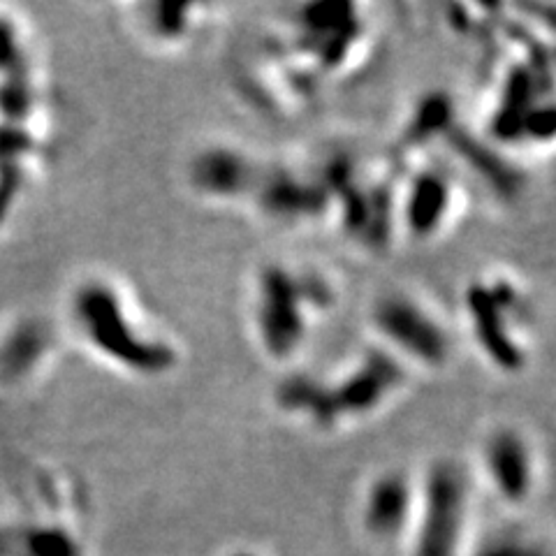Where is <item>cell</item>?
<instances>
[{
	"label": "cell",
	"instance_id": "cell-1",
	"mask_svg": "<svg viewBox=\"0 0 556 556\" xmlns=\"http://www.w3.org/2000/svg\"><path fill=\"white\" fill-rule=\"evenodd\" d=\"M70 316L86 346L116 369L153 378L177 364V350L144 332L123 292L107 278H89L77 285L70 297Z\"/></svg>",
	"mask_w": 556,
	"mask_h": 556
},
{
	"label": "cell",
	"instance_id": "cell-2",
	"mask_svg": "<svg viewBox=\"0 0 556 556\" xmlns=\"http://www.w3.org/2000/svg\"><path fill=\"white\" fill-rule=\"evenodd\" d=\"M336 292L325 276L267 265L255 278L253 320L267 357L290 360L309 336V313L327 311Z\"/></svg>",
	"mask_w": 556,
	"mask_h": 556
},
{
	"label": "cell",
	"instance_id": "cell-3",
	"mask_svg": "<svg viewBox=\"0 0 556 556\" xmlns=\"http://www.w3.org/2000/svg\"><path fill=\"white\" fill-rule=\"evenodd\" d=\"M522 292L510 278L473 281L466 288L464 306L473 339L482 355L503 373H519L526 364V350L517 329L522 325Z\"/></svg>",
	"mask_w": 556,
	"mask_h": 556
},
{
	"label": "cell",
	"instance_id": "cell-4",
	"mask_svg": "<svg viewBox=\"0 0 556 556\" xmlns=\"http://www.w3.org/2000/svg\"><path fill=\"white\" fill-rule=\"evenodd\" d=\"M466 473L455 462L431 468L415 506V556H457L468 515Z\"/></svg>",
	"mask_w": 556,
	"mask_h": 556
},
{
	"label": "cell",
	"instance_id": "cell-5",
	"mask_svg": "<svg viewBox=\"0 0 556 556\" xmlns=\"http://www.w3.org/2000/svg\"><path fill=\"white\" fill-rule=\"evenodd\" d=\"M371 323L387 343V353L411 360L420 367L441 369L448 364L452 346L434 313L411 295L392 292L373 306Z\"/></svg>",
	"mask_w": 556,
	"mask_h": 556
},
{
	"label": "cell",
	"instance_id": "cell-6",
	"mask_svg": "<svg viewBox=\"0 0 556 556\" xmlns=\"http://www.w3.org/2000/svg\"><path fill=\"white\" fill-rule=\"evenodd\" d=\"M404 383L406 369L401 360L387 350H367L346 376L332 383L323 380L327 427L371 415L383 408Z\"/></svg>",
	"mask_w": 556,
	"mask_h": 556
},
{
	"label": "cell",
	"instance_id": "cell-7",
	"mask_svg": "<svg viewBox=\"0 0 556 556\" xmlns=\"http://www.w3.org/2000/svg\"><path fill=\"white\" fill-rule=\"evenodd\" d=\"M485 473L494 492L508 503H524L536 485V464L526 438L515 429H496L485 443Z\"/></svg>",
	"mask_w": 556,
	"mask_h": 556
},
{
	"label": "cell",
	"instance_id": "cell-8",
	"mask_svg": "<svg viewBox=\"0 0 556 556\" xmlns=\"http://www.w3.org/2000/svg\"><path fill=\"white\" fill-rule=\"evenodd\" d=\"M190 186L207 200H237L253 193L260 170L234 146H207L190 163Z\"/></svg>",
	"mask_w": 556,
	"mask_h": 556
},
{
	"label": "cell",
	"instance_id": "cell-9",
	"mask_svg": "<svg viewBox=\"0 0 556 556\" xmlns=\"http://www.w3.org/2000/svg\"><path fill=\"white\" fill-rule=\"evenodd\" d=\"M417 506V492L411 480L397 471L373 478L364 492L362 524L371 538L397 540L408 531Z\"/></svg>",
	"mask_w": 556,
	"mask_h": 556
},
{
	"label": "cell",
	"instance_id": "cell-10",
	"mask_svg": "<svg viewBox=\"0 0 556 556\" xmlns=\"http://www.w3.org/2000/svg\"><path fill=\"white\" fill-rule=\"evenodd\" d=\"M255 193L260 195L262 207L274 218H285V221H302L323 214L327 207V190L325 184L316 181H302L290 172H276L258 179Z\"/></svg>",
	"mask_w": 556,
	"mask_h": 556
},
{
	"label": "cell",
	"instance_id": "cell-11",
	"mask_svg": "<svg viewBox=\"0 0 556 556\" xmlns=\"http://www.w3.org/2000/svg\"><path fill=\"white\" fill-rule=\"evenodd\" d=\"M452 204L450 181L436 170H424L413 177L406 193V228L415 237H431L443 228Z\"/></svg>",
	"mask_w": 556,
	"mask_h": 556
}]
</instances>
